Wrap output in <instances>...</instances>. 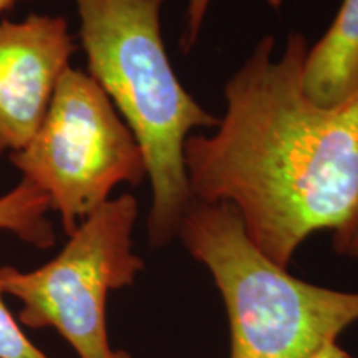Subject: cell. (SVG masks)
<instances>
[{"label":"cell","mask_w":358,"mask_h":358,"mask_svg":"<svg viewBox=\"0 0 358 358\" xmlns=\"http://www.w3.org/2000/svg\"><path fill=\"white\" fill-rule=\"evenodd\" d=\"M266 35L224 88L211 134H191L192 199L236 209L249 239L287 268L303 241L332 231L337 250L358 231V92L325 108L303 90L307 40L290 34L274 58Z\"/></svg>","instance_id":"1"},{"label":"cell","mask_w":358,"mask_h":358,"mask_svg":"<svg viewBox=\"0 0 358 358\" xmlns=\"http://www.w3.org/2000/svg\"><path fill=\"white\" fill-rule=\"evenodd\" d=\"M90 77L108 95L140 143L151 182L148 239L155 249L178 237L192 203L185 145L194 129L216 128L179 82L161 35L166 0H73Z\"/></svg>","instance_id":"2"},{"label":"cell","mask_w":358,"mask_h":358,"mask_svg":"<svg viewBox=\"0 0 358 358\" xmlns=\"http://www.w3.org/2000/svg\"><path fill=\"white\" fill-rule=\"evenodd\" d=\"M178 237L222 295L229 358H313L358 322V292L290 275L256 248L229 204L192 199Z\"/></svg>","instance_id":"3"},{"label":"cell","mask_w":358,"mask_h":358,"mask_svg":"<svg viewBox=\"0 0 358 358\" xmlns=\"http://www.w3.org/2000/svg\"><path fill=\"white\" fill-rule=\"evenodd\" d=\"M138 201L123 194L106 201L78 224L64 249L45 266L22 272L0 267V287L22 303L29 329H55L78 358H131L110 345L106 302L131 285L145 268L133 250Z\"/></svg>","instance_id":"4"},{"label":"cell","mask_w":358,"mask_h":358,"mask_svg":"<svg viewBox=\"0 0 358 358\" xmlns=\"http://www.w3.org/2000/svg\"><path fill=\"white\" fill-rule=\"evenodd\" d=\"M10 161L47 194L66 236L110 201L116 186L148 178L140 143L108 95L71 66L57 82L37 133Z\"/></svg>","instance_id":"5"},{"label":"cell","mask_w":358,"mask_h":358,"mask_svg":"<svg viewBox=\"0 0 358 358\" xmlns=\"http://www.w3.org/2000/svg\"><path fill=\"white\" fill-rule=\"evenodd\" d=\"M75 50L62 15L0 19V155L29 145Z\"/></svg>","instance_id":"6"},{"label":"cell","mask_w":358,"mask_h":358,"mask_svg":"<svg viewBox=\"0 0 358 358\" xmlns=\"http://www.w3.org/2000/svg\"><path fill=\"white\" fill-rule=\"evenodd\" d=\"M302 78L307 96L325 108L358 92V0H343L324 37L307 48Z\"/></svg>","instance_id":"7"},{"label":"cell","mask_w":358,"mask_h":358,"mask_svg":"<svg viewBox=\"0 0 358 358\" xmlns=\"http://www.w3.org/2000/svg\"><path fill=\"white\" fill-rule=\"evenodd\" d=\"M50 201L47 194L29 179L22 181L0 196V231H8L20 241L37 249L55 244V231L47 217Z\"/></svg>","instance_id":"8"},{"label":"cell","mask_w":358,"mask_h":358,"mask_svg":"<svg viewBox=\"0 0 358 358\" xmlns=\"http://www.w3.org/2000/svg\"><path fill=\"white\" fill-rule=\"evenodd\" d=\"M0 358H48L35 347L24 330L17 324L15 317L3 302V290L0 287Z\"/></svg>","instance_id":"9"},{"label":"cell","mask_w":358,"mask_h":358,"mask_svg":"<svg viewBox=\"0 0 358 358\" xmlns=\"http://www.w3.org/2000/svg\"><path fill=\"white\" fill-rule=\"evenodd\" d=\"M209 3H211V0H187L186 30L185 35H182V48L186 52L191 50L194 43L198 42Z\"/></svg>","instance_id":"10"},{"label":"cell","mask_w":358,"mask_h":358,"mask_svg":"<svg viewBox=\"0 0 358 358\" xmlns=\"http://www.w3.org/2000/svg\"><path fill=\"white\" fill-rule=\"evenodd\" d=\"M313 358H352V357H350V353L345 352L342 347L338 345V342H332L322 348V350L317 353Z\"/></svg>","instance_id":"11"},{"label":"cell","mask_w":358,"mask_h":358,"mask_svg":"<svg viewBox=\"0 0 358 358\" xmlns=\"http://www.w3.org/2000/svg\"><path fill=\"white\" fill-rule=\"evenodd\" d=\"M337 252L345 254V256L358 261V231L353 232L347 243H343L342 245H340V248L337 249Z\"/></svg>","instance_id":"12"},{"label":"cell","mask_w":358,"mask_h":358,"mask_svg":"<svg viewBox=\"0 0 358 358\" xmlns=\"http://www.w3.org/2000/svg\"><path fill=\"white\" fill-rule=\"evenodd\" d=\"M22 0H0V13L10 12L12 8L17 7V3H20Z\"/></svg>","instance_id":"13"}]
</instances>
